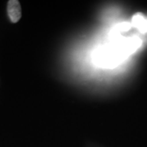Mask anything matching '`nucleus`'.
I'll return each mask as SVG.
<instances>
[{"instance_id": "nucleus-1", "label": "nucleus", "mask_w": 147, "mask_h": 147, "mask_svg": "<svg viewBox=\"0 0 147 147\" xmlns=\"http://www.w3.org/2000/svg\"><path fill=\"white\" fill-rule=\"evenodd\" d=\"M7 11L11 22L15 23L21 18V8L17 0H10L8 2Z\"/></svg>"}, {"instance_id": "nucleus-2", "label": "nucleus", "mask_w": 147, "mask_h": 147, "mask_svg": "<svg viewBox=\"0 0 147 147\" xmlns=\"http://www.w3.org/2000/svg\"><path fill=\"white\" fill-rule=\"evenodd\" d=\"M131 26L140 32L142 34L147 32V19L141 13L134 14L131 19Z\"/></svg>"}]
</instances>
